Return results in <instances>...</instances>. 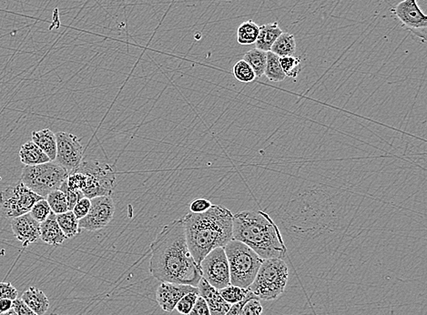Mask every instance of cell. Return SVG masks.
Returning <instances> with one entry per match:
<instances>
[{
	"label": "cell",
	"mask_w": 427,
	"mask_h": 315,
	"mask_svg": "<svg viewBox=\"0 0 427 315\" xmlns=\"http://www.w3.org/2000/svg\"><path fill=\"white\" fill-rule=\"evenodd\" d=\"M189 292H199L198 287L163 281L156 292V300L163 311L172 313L178 301Z\"/></svg>",
	"instance_id": "cell-13"
},
{
	"label": "cell",
	"mask_w": 427,
	"mask_h": 315,
	"mask_svg": "<svg viewBox=\"0 0 427 315\" xmlns=\"http://www.w3.org/2000/svg\"><path fill=\"white\" fill-rule=\"evenodd\" d=\"M13 307V301L10 299H2L0 300V313H4V312H7L12 309Z\"/></svg>",
	"instance_id": "cell-40"
},
{
	"label": "cell",
	"mask_w": 427,
	"mask_h": 315,
	"mask_svg": "<svg viewBox=\"0 0 427 315\" xmlns=\"http://www.w3.org/2000/svg\"><path fill=\"white\" fill-rule=\"evenodd\" d=\"M18 290L12 285V283L2 281L0 283V300L10 299L16 300L18 298Z\"/></svg>",
	"instance_id": "cell-35"
},
{
	"label": "cell",
	"mask_w": 427,
	"mask_h": 315,
	"mask_svg": "<svg viewBox=\"0 0 427 315\" xmlns=\"http://www.w3.org/2000/svg\"><path fill=\"white\" fill-rule=\"evenodd\" d=\"M91 200L89 198L84 197L80 199L79 202L76 203L74 208L72 209V213L76 216L78 220L84 218L86 214L89 213V209H91Z\"/></svg>",
	"instance_id": "cell-34"
},
{
	"label": "cell",
	"mask_w": 427,
	"mask_h": 315,
	"mask_svg": "<svg viewBox=\"0 0 427 315\" xmlns=\"http://www.w3.org/2000/svg\"><path fill=\"white\" fill-rule=\"evenodd\" d=\"M0 315H18V314H16V312L12 308L10 309V310L4 312V313H0Z\"/></svg>",
	"instance_id": "cell-41"
},
{
	"label": "cell",
	"mask_w": 427,
	"mask_h": 315,
	"mask_svg": "<svg viewBox=\"0 0 427 315\" xmlns=\"http://www.w3.org/2000/svg\"><path fill=\"white\" fill-rule=\"evenodd\" d=\"M57 155L55 163L63 167L67 172H72L80 166L83 158V146L80 139L71 133H56Z\"/></svg>",
	"instance_id": "cell-11"
},
{
	"label": "cell",
	"mask_w": 427,
	"mask_h": 315,
	"mask_svg": "<svg viewBox=\"0 0 427 315\" xmlns=\"http://www.w3.org/2000/svg\"><path fill=\"white\" fill-rule=\"evenodd\" d=\"M32 141L43 150L50 161H55L57 155V139L56 135L49 129H43L33 132Z\"/></svg>",
	"instance_id": "cell-19"
},
{
	"label": "cell",
	"mask_w": 427,
	"mask_h": 315,
	"mask_svg": "<svg viewBox=\"0 0 427 315\" xmlns=\"http://www.w3.org/2000/svg\"><path fill=\"white\" fill-rule=\"evenodd\" d=\"M262 306L258 298H252L245 303L239 315H262Z\"/></svg>",
	"instance_id": "cell-33"
},
{
	"label": "cell",
	"mask_w": 427,
	"mask_h": 315,
	"mask_svg": "<svg viewBox=\"0 0 427 315\" xmlns=\"http://www.w3.org/2000/svg\"><path fill=\"white\" fill-rule=\"evenodd\" d=\"M198 296H199V292H189V294L184 295V296L178 301L177 305H176V310L181 314H188L189 312L192 311V309L194 308Z\"/></svg>",
	"instance_id": "cell-31"
},
{
	"label": "cell",
	"mask_w": 427,
	"mask_h": 315,
	"mask_svg": "<svg viewBox=\"0 0 427 315\" xmlns=\"http://www.w3.org/2000/svg\"><path fill=\"white\" fill-rule=\"evenodd\" d=\"M197 287L199 296L205 300L211 315H224L230 310L231 306L230 303H226L219 290L211 286L205 278L200 279Z\"/></svg>",
	"instance_id": "cell-15"
},
{
	"label": "cell",
	"mask_w": 427,
	"mask_h": 315,
	"mask_svg": "<svg viewBox=\"0 0 427 315\" xmlns=\"http://www.w3.org/2000/svg\"><path fill=\"white\" fill-rule=\"evenodd\" d=\"M252 298H257L253 292L246 298V299H244L238 303H235V305H231L230 310H229L224 315H239L240 311L242 310V306L245 305V303H246L247 301L252 299Z\"/></svg>",
	"instance_id": "cell-39"
},
{
	"label": "cell",
	"mask_w": 427,
	"mask_h": 315,
	"mask_svg": "<svg viewBox=\"0 0 427 315\" xmlns=\"http://www.w3.org/2000/svg\"><path fill=\"white\" fill-rule=\"evenodd\" d=\"M264 75L270 82H281L286 79V74H284L281 67L280 57L275 53L267 52V62Z\"/></svg>",
	"instance_id": "cell-23"
},
{
	"label": "cell",
	"mask_w": 427,
	"mask_h": 315,
	"mask_svg": "<svg viewBox=\"0 0 427 315\" xmlns=\"http://www.w3.org/2000/svg\"><path fill=\"white\" fill-rule=\"evenodd\" d=\"M244 60L246 61V62L252 67L256 78L264 76L265 67H266L267 62L266 51L258 49H253L245 53Z\"/></svg>",
	"instance_id": "cell-24"
},
{
	"label": "cell",
	"mask_w": 427,
	"mask_h": 315,
	"mask_svg": "<svg viewBox=\"0 0 427 315\" xmlns=\"http://www.w3.org/2000/svg\"><path fill=\"white\" fill-rule=\"evenodd\" d=\"M21 300L38 315H44L49 308V301L41 290L30 287L22 294Z\"/></svg>",
	"instance_id": "cell-17"
},
{
	"label": "cell",
	"mask_w": 427,
	"mask_h": 315,
	"mask_svg": "<svg viewBox=\"0 0 427 315\" xmlns=\"http://www.w3.org/2000/svg\"><path fill=\"white\" fill-rule=\"evenodd\" d=\"M281 34L283 30L279 27L277 22L262 25L259 27V36L255 43L256 49L270 51L273 43Z\"/></svg>",
	"instance_id": "cell-20"
},
{
	"label": "cell",
	"mask_w": 427,
	"mask_h": 315,
	"mask_svg": "<svg viewBox=\"0 0 427 315\" xmlns=\"http://www.w3.org/2000/svg\"><path fill=\"white\" fill-rule=\"evenodd\" d=\"M280 63L286 77H298L301 71V58L295 57V56L281 57Z\"/></svg>",
	"instance_id": "cell-29"
},
{
	"label": "cell",
	"mask_w": 427,
	"mask_h": 315,
	"mask_svg": "<svg viewBox=\"0 0 427 315\" xmlns=\"http://www.w3.org/2000/svg\"><path fill=\"white\" fill-rule=\"evenodd\" d=\"M41 240L45 244L53 245V246L62 244L65 241L66 237L58 224L57 217L54 213H50L46 221L41 222Z\"/></svg>",
	"instance_id": "cell-16"
},
{
	"label": "cell",
	"mask_w": 427,
	"mask_h": 315,
	"mask_svg": "<svg viewBox=\"0 0 427 315\" xmlns=\"http://www.w3.org/2000/svg\"><path fill=\"white\" fill-rule=\"evenodd\" d=\"M41 199L43 198L21 183L0 191V208L5 217L13 219L30 213Z\"/></svg>",
	"instance_id": "cell-8"
},
{
	"label": "cell",
	"mask_w": 427,
	"mask_h": 315,
	"mask_svg": "<svg viewBox=\"0 0 427 315\" xmlns=\"http://www.w3.org/2000/svg\"><path fill=\"white\" fill-rule=\"evenodd\" d=\"M295 50H297V41L295 36L289 33H283L273 43L270 51L281 58L294 56Z\"/></svg>",
	"instance_id": "cell-22"
},
{
	"label": "cell",
	"mask_w": 427,
	"mask_h": 315,
	"mask_svg": "<svg viewBox=\"0 0 427 315\" xmlns=\"http://www.w3.org/2000/svg\"><path fill=\"white\" fill-rule=\"evenodd\" d=\"M233 239L246 244L262 259H284L287 248L278 226L264 211L233 214Z\"/></svg>",
	"instance_id": "cell-3"
},
{
	"label": "cell",
	"mask_w": 427,
	"mask_h": 315,
	"mask_svg": "<svg viewBox=\"0 0 427 315\" xmlns=\"http://www.w3.org/2000/svg\"><path fill=\"white\" fill-rule=\"evenodd\" d=\"M233 75L237 80L244 83H250L256 79L255 71H253L252 67L242 60H239L233 67Z\"/></svg>",
	"instance_id": "cell-28"
},
{
	"label": "cell",
	"mask_w": 427,
	"mask_h": 315,
	"mask_svg": "<svg viewBox=\"0 0 427 315\" xmlns=\"http://www.w3.org/2000/svg\"><path fill=\"white\" fill-rule=\"evenodd\" d=\"M11 229L14 235L24 247L41 240V224L33 219L30 213L13 218L11 221Z\"/></svg>",
	"instance_id": "cell-14"
},
{
	"label": "cell",
	"mask_w": 427,
	"mask_h": 315,
	"mask_svg": "<svg viewBox=\"0 0 427 315\" xmlns=\"http://www.w3.org/2000/svg\"><path fill=\"white\" fill-rule=\"evenodd\" d=\"M181 219L189 253L199 266L215 248H224L233 240V214L224 206L213 205L205 213H189Z\"/></svg>",
	"instance_id": "cell-2"
},
{
	"label": "cell",
	"mask_w": 427,
	"mask_h": 315,
	"mask_svg": "<svg viewBox=\"0 0 427 315\" xmlns=\"http://www.w3.org/2000/svg\"><path fill=\"white\" fill-rule=\"evenodd\" d=\"M45 199H46L47 203H49L52 213H54L56 215L67 213V211H69L66 195L64 194V192L61 191L60 189H55V191L50 192Z\"/></svg>",
	"instance_id": "cell-27"
},
{
	"label": "cell",
	"mask_w": 427,
	"mask_h": 315,
	"mask_svg": "<svg viewBox=\"0 0 427 315\" xmlns=\"http://www.w3.org/2000/svg\"><path fill=\"white\" fill-rule=\"evenodd\" d=\"M213 206L209 200L196 199L192 200L189 205V211L192 213H203L207 211Z\"/></svg>",
	"instance_id": "cell-36"
},
{
	"label": "cell",
	"mask_w": 427,
	"mask_h": 315,
	"mask_svg": "<svg viewBox=\"0 0 427 315\" xmlns=\"http://www.w3.org/2000/svg\"><path fill=\"white\" fill-rule=\"evenodd\" d=\"M219 292L225 302L230 303L231 305L242 302L252 294L249 288H242V287L231 285V284L219 290Z\"/></svg>",
	"instance_id": "cell-26"
},
{
	"label": "cell",
	"mask_w": 427,
	"mask_h": 315,
	"mask_svg": "<svg viewBox=\"0 0 427 315\" xmlns=\"http://www.w3.org/2000/svg\"><path fill=\"white\" fill-rule=\"evenodd\" d=\"M224 250L231 285L249 288L264 260L246 244L234 239L225 245Z\"/></svg>",
	"instance_id": "cell-4"
},
{
	"label": "cell",
	"mask_w": 427,
	"mask_h": 315,
	"mask_svg": "<svg viewBox=\"0 0 427 315\" xmlns=\"http://www.w3.org/2000/svg\"><path fill=\"white\" fill-rule=\"evenodd\" d=\"M150 272L163 283L188 284L197 287L202 270L189 253L183 219L164 226L150 244Z\"/></svg>",
	"instance_id": "cell-1"
},
{
	"label": "cell",
	"mask_w": 427,
	"mask_h": 315,
	"mask_svg": "<svg viewBox=\"0 0 427 315\" xmlns=\"http://www.w3.org/2000/svg\"><path fill=\"white\" fill-rule=\"evenodd\" d=\"M75 171L86 175V185L82 192L92 199L99 196H111L116 185V172L110 164L99 161H82Z\"/></svg>",
	"instance_id": "cell-7"
},
{
	"label": "cell",
	"mask_w": 427,
	"mask_h": 315,
	"mask_svg": "<svg viewBox=\"0 0 427 315\" xmlns=\"http://www.w3.org/2000/svg\"><path fill=\"white\" fill-rule=\"evenodd\" d=\"M51 213V209H50L49 203H47L46 199H44V198L36 202L30 211V214L32 215V218L35 219L38 222H40V224L46 221L47 217H49Z\"/></svg>",
	"instance_id": "cell-30"
},
{
	"label": "cell",
	"mask_w": 427,
	"mask_h": 315,
	"mask_svg": "<svg viewBox=\"0 0 427 315\" xmlns=\"http://www.w3.org/2000/svg\"><path fill=\"white\" fill-rule=\"evenodd\" d=\"M56 217H57L58 224L60 225L66 239L74 238L80 233L82 229L80 228L79 220L76 218L72 211L58 214Z\"/></svg>",
	"instance_id": "cell-21"
},
{
	"label": "cell",
	"mask_w": 427,
	"mask_h": 315,
	"mask_svg": "<svg viewBox=\"0 0 427 315\" xmlns=\"http://www.w3.org/2000/svg\"><path fill=\"white\" fill-rule=\"evenodd\" d=\"M91 200L89 213L79 220L80 228L89 231H100L113 221L115 203L111 196L95 197Z\"/></svg>",
	"instance_id": "cell-12"
},
{
	"label": "cell",
	"mask_w": 427,
	"mask_h": 315,
	"mask_svg": "<svg viewBox=\"0 0 427 315\" xmlns=\"http://www.w3.org/2000/svg\"><path fill=\"white\" fill-rule=\"evenodd\" d=\"M60 189L61 191L64 192V194L66 195L67 200H68L69 211H72V209L74 208L76 203L79 202L80 199L85 197L82 191H78V189L69 188L68 184L66 183V180L61 184Z\"/></svg>",
	"instance_id": "cell-32"
},
{
	"label": "cell",
	"mask_w": 427,
	"mask_h": 315,
	"mask_svg": "<svg viewBox=\"0 0 427 315\" xmlns=\"http://www.w3.org/2000/svg\"><path fill=\"white\" fill-rule=\"evenodd\" d=\"M259 27L253 21H248L240 25L237 30V41L241 45H252L258 38Z\"/></svg>",
	"instance_id": "cell-25"
},
{
	"label": "cell",
	"mask_w": 427,
	"mask_h": 315,
	"mask_svg": "<svg viewBox=\"0 0 427 315\" xmlns=\"http://www.w3.org/2000/svg\"><path fill=\"white\" fill-rule=\"evenodd\" d=\"M68 175L63 167L55 161H49L38 165L25 166L21 183L45 199L50 192L60 188Z\"/></svg>",
	"instance_id": "cell-6"
},
{
	"label": "cell",
	"mask_w": 427,
	"mask_h": 315,
	"mask_svg": "<svg viewBox=\"0 0 427 315\" xmlns=\"http://www.w3.org/2000/svg\"><path fill=\"white\" fill-rule=\"evenodd\" d=\"M187 315H211V313L205 300L203 297L198 296L194 308Z\"/></svg>",
	"instance_id": "cell-37"
},
{
	"label": "cell",
	"mask_w": 427,
	"mask_h": 315,
	"mask_svg": "<svg viewBox=\"0 0 427 315\" xmlns=\"http://www.w3.org/2000/svg\"><path fill=\"white\" fill-rule=\"evenodd\" d=\"M200 266L203 277L214 288L220 290L230 285V268L224 248H215L205 256Z\"/></svg>",
	"instance_id": "cell-9"
},
{
	"label": "cell",
	"mask_w": 427,
	"mask_h": 315,
	"mask_svg": "<svg viewBox=\"0 0 427 315\" xmlns=\"http://www.w3.org/2000/svg\"><path fill=\"white\" fill-rule=\"evenodd\" d=\"M12 308L16 312L18 315H38L35 312H33L23 301L18 299V298L13 301Z\"/></svg>",
	"instance_id": "cell-38"
},
{
	"label": "cell",
	"mask_w": 427,
	"mask_h": 315,
	"mask_svg": "<svg viewBox=\"0 0 427 315\" xmlns=\"http://www.w3.org/2000/svg\"><path fill=\"white\" fill-rule=\"evenodd\" d=\"M19 158L25 166H35L50 161L43 150L32 141L22 145L19 150Z\"/></svg>",
	"instance_id": "cell-18"
},
{
	"label": "cell",
	"mask_w": 427,
	"mask_h": 315,
	"mask_svg": "<svg viewBox=\"0 0 427 315\" xmlns=\"http://www.w3.org/2000/svg\"><path fill=\"white\" fill-rule=\"evenodd\" d=\"M393 13L404 29L417 36L423 43H426L427 18L421 10L417 0H403L393 8Z\"/></svg>",
	"instance_id": "cell-10"
},
{
	"label": "cell",
	"mask_w": 427,
	"mask_h": 315,
	"mask_svg": "<svg viewBox=\"0 0 427 315\" xmlns=\"http://www.w3.org/2000/svg\"><path fill=\"white\" fill-rule=\"evenodd\" d=\"M288 277V266L283 259H267L262 261L249 289L259 300H275L286 290Z\"/></svg>",
	"instance_id": "cell-5"
}]
</instances>
